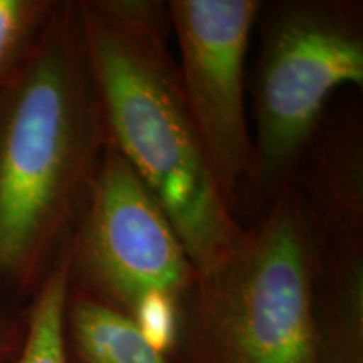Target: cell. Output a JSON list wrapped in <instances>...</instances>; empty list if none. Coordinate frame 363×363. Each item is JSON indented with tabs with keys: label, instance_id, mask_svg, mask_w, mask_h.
<instances>
[{
	"label": "cell",
	"instance_id": "6da1fadb",
	"mask_svg": "<svg viewBox=\"0 0 363 363\" xmlns=\"http://www.w3.org/2000/svg\"><path fill=\"white\" fill-rule=\"evenodd\" d=\"M106 145L78 7L65 0L0 88V310L33 301L71 238Z\"/></svg>",
	"mask_w": 363,
	"mask_h": 363
},
{
	"label": "cell",
	"instance_id": "7a4b0ae2",
	"mask_svg": "<svg viewBox=\"0 0 363 363\" xmlns=\"http://www.w3.org/2000/svg\"><path fill=\"white\" fill-rule=\"evenodd\" d=\"M106 142L148 189L197 272L242 238L185 104L167 2L76 0Z\"/></svg>",
	"mask_w": 363,
	"mask_h": 363
},
{
	"label": "cell",
	"instance_id": "3957f363",
	"mask_svg": "<svg viewBox=\"0 0 363 363\" xmlns=\"http://www.w3.org/2000/svg\"><path fill=\"white\" fill-rule=\"evenodd\" d=\"M320 238L288 185L238 246L197 272L179 306L175 363H320L313 286Z\"/></svg>",
	"mask_w": 363,
	"mask_h": 363
},
{
	"label": "cell",
	"instance_id": "277c9868",
	"mask_svg": "<svg viewBox=\"0 0 363 363\" xmlns=\"http://www.w3.org/2000/svg\"><path fill=\"white\" fill-rule=\"evenodd\" d=\"M254 76L252 165L246 184L267 206L291 185L335 91L363 86V6L355 0L262 4Z\"/></svg>",
	"mask_w": 363,
	"mask_h": 363
},
{
	"label": "cell",
	"instance_id": "5b68a950",
	"mask_svg": "<svg viewBox=\"0 0 363 363\" xmlns=\"http://www.w3.org/2000/svg\"><path fill=\"white\" fill-rule=\"evenodd\" d=\"M66 249L72 288L130 318L152 294L182 301L197 278L165 212L110 145Z\"/></svg>",
	"mask_w": 363,
	"mask_h": 363
},
{
	"label": "cell",
	"instance_id": "8992f818",
	"mask_svg": "<svg viewBox=\"0 0 363 363\" xmlns=\"http://www.w3.org/2000/svg\"><path fill=\"white\" fill-rule=\"evenodd\" d=\"M259 0H170L180 88L217 184L230 207L252 165L246 57Z\"/></svg>",
	"mask_w": 363,
	"mask_h": 363
},
{
	"label": "cell",
	"instance_id": "52a82bcc",
	"mask_svg": "<svg viewBox=\"0 0 363 363\" xmlns=\"http://www.w3.org/2000/svg\"><path fill=\"white\" fill-rule=\"evenodd\" d=\"M313 315L320 363H363V234L318 235Z\"/></svg>",
	"mask_w": 363,
	"mask_h": 363
},
{
	"label": "cell",
	"instance_id": "ba28073f",
	"mask_svg": "<svg viewBox=\"0 0 363 363\" xmlns=\"http://www.w3.org/2000/svg\"><path fill=\"white\" fill-rule=\"evenodd\" d=\"M67 363H175L133 318L69 284L62 313Z\"/></svg>",
	"mask_w": 363,
	"mask_h": 363
},
{
	"label": "cell",
	"instance_id": "9c48e42d",
	"mask_svg": "<svg viewBox=\"0 0 363 363\" xmlns=\"http://www.w3.org/2000/svg\"><path fill=\"white\" fill-rule=\"evenodd\" d=\"M67 289L69 266L65 247L29 303L27 333L21 350L6 363H67L62 337V313Z\"/></svg>",
	"mask_w": 363,
	"mask_h": 363
},
{
	"label": "cell",
	"instance_id": "30bf717a",
	"mask_svg": "<svg viewBox=\"0 0 363 363\" xmlns=\"http://www.w3.org/2000/svg\"><path fill=\"white\" fill-rule=\"evenodd\" d=\"M59 0H0V88L19 69Z\"/></svg>",
	"mask_w": 363,
	"mask_h": 363
},
{
	"label": "cell",
	"instance_id": "8fae6325",
	"mask_svg": "<svg viewBox=\"0 0 363 363\" xmlns=\"http://www.w3.org/2000/svg\"><path fill=\"white\" fill-rule=\"evenodd\" d=\"M29 305L21 310H0V363H6L21 350L27 333Z\"/></svg>",
	"mask_w": 363,
	"mask_h": 363
}]
</instances>
